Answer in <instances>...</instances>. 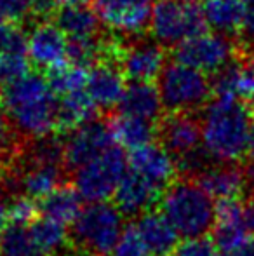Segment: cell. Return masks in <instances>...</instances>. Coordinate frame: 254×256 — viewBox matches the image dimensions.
Returning <instances> with one entry per match:
<instances>
[{
    "label": "cell",
    "instance_id": "cell-3",
    "mask_svg": "<svg viewBox=\"0 0 254 256\" xmlns=\"http://www.w3.org/2000/svg\"><path fill=\"white\" fill-rule=\"evenodd\" d=\"M162 212L185 239L206 237L216 222V206L197 178L173 182L162 196Z\"/></svg>",
    "mask_w": 254,
    "mask_h": 256
},
{
    "label": "cell",
    "instance_id": "cell-2",
    "mask_svg": "<svg viewBox=\"0 0 254 256\" xmlns=\"http://www.w3.org/2000/svg\"><path fill=\"white\" fill-rule=\"evenodd\" d=\"M254 106L239 98H216L204 108L202 146L214 162H239L248 155Z\"/></svg>",
    "mask_w": 254,
    "mask_h": 256
},
{
    "label": "cell",
    "instance_id": "cell-19",
    "mask_svg": "<svg viewBox=\"0 0 254 256\" xmlns=\"http://www.w3.org/2000/svg\"><path fill=\"white\" fill-rule=\"evenodd\" d=\"M162 190L157 188L146 178L127 168L122 182L115 190V206L127 216H141L143 212L150 211L152 206L159 200Z\"/></svg>",
    "mask_w": 254,
    "mask_h": 256
},
{
    "label": "cell",
    "instance_id": "cell-27",
    "mask_svg": "<svg viewBox=\"0 0 254 256\" xmlns=\"http://www.w3.org/2000/svg\"><path fill=\"white\" fill-rule=\"evenodd\" d=\"M0 256H42L30 225L9 223L0 232Z\"/></svg>",
    "mask_w": 254,
    "mask_h": 256
},
{
    "label": "cell",
    "instance_id": "cell-31",
    "mask_svg": "<svg viewBox=\"0 0 254 256\" xmlns=\"http://www.w3.org/2000/svg\"><path fill=\"white\" fill-rule=\"evenodd\" d=\"M87 75H89V70L85 66L71 64V66H64L61 70L52 72L49 82H51L56 94L63 96V94H68V92L87 88Z\"/></svg>",
    "mask_w": 254,
    "mask_h": 256
},
{
    "label": "cell",
    "instance_id": "cell-41",
    "mask_svg": "<svg viewBox=\"0 0 254 256\" xmlns=\"http://www.w3.org/2000/svg\"><path fill=\"white\" fill-rule=\"evenodd\" d=\"M248 155L254 157V115L251 122V129H249V142H248Z\"/></svg>",
    "mask_w": 254,
    "mask_h": 256
},
{
    "label": "cell",
    "instance_id": "cell-28",
    "mask_svg": "<svg viewBox=\"0 0 254 256\" xmlns=\"http://www.w3.org/2000/svg\"><path fill=\"white\" fill-rule=\"evenodd\" d=\"M30 228L42 256H58L66 248L68 234L61 223L42 218L30 223Z\"/></svg>",
    "mask_w": 254,
    "mask_h": 256
},
{
    "label": "cell",
    "instance_id": "cell-34",
    "mask_svg": "<svg viewBox=\"0 0 254 256\" xmlns=\"http://www.w3.org/2000/svg\"><path fill=\"white\" fill-rule=\"evenodd\" d=\"M40 208L35 199L26 196H19L9 204V223H19V225H30L37 220Z\"/></svg>",
    "mask_w": 254,
    "mask_h": 256
},
{
    "label": "cell",
    "instance_id": "cell-26",
    "mask_svg": "<svg viewBox=\"0 0 254 256\" xmlns=\"http://www.w3.org/2000/svg\"><path fill=\"white\" fill-rule=\"evenodd\" d=\"M202 10L207 26L216 34L230 37L241 32L244 16V2L241 0H204Z\"/></svg>",
    "mask_w": 254,
    "mask_h": 256
},
{
    "label": "cell",
    "instance_id": "cell-35",
    "mask_svg": "<svg viewBox=\"0 0 254 256\" xmlns=\"http://www.w3.org/2000/svg\"><path fill=\"white\" fill-rule=\"evenodd\" d=\"M221 251L214 244V240L207 237H197V239H185L171 256H220Z\"/></svg>",
    "mask_w": 254,
    "mask_h": 256
},
{
    "label": "cell",
    "instance_id": "cell-45",
    "mask_svg": "<svg viewBox=\"0 0 254 256\" xmlns=\"http://www.w3.org/2000/svg\"><path fill=\"white\" fill-rule=\"evenodd\" d=\"M0 84H2V80H0Z\"/></svg>",
    "mask_w": 254,
    "mask_h": 256
},
{
    "label": "cell",
    "instance_id": "cell-14",
    "mask_svg": "<svg viewBox=\"0 0 254 256\" xmlns=\"http://www.w3.org/2000/svg\"><path fill=\"white\" fill-rule=\"evenodd\" d=\"M120 68L131 82H152L166 68V54L159 42L136 40L120 54Z\"/></svg>",
    "mask_w": 254,
    "mask_h": 256
},
{
    "label": "cell",
    "instance_id": "cell-42",
    "mask_svg": "<svg viewBox=\"0 0 254 256\" xmlns=\"http://www.w3.org/2000/svg\"><path fill=\"white\" fill-rule=\"evenodd\" d=\"M188 2H195L197 4V2H200V0H188Z\"/></svg>",
    "mask_w": 254,
    "mask_h": 256
},
{
    "label": "cell",
    "instance_id": "cell-6",
    "mask_svg": "<svg viewBox=\"0 0 254 256\" xmlns=\"http://www.w3.org/2000/svg\"><path fill=\"white\" fill-rule=\"evenodd\" d=\"M129 160L124 148L113 143L96 158L73 172V186L89 202H103L115 196L119 183L127 172Z\"/></svg>",
    "mask_w": 254,
    "mask_h": 256
},
{
    "label": "cell",
    "instance_id": "cell-43",
    "mask_svg": "<svg viewBox=\"0 0 254 256\" xmlns=\"http://www.w3.org/2000/svg\"><path fill=\"white\" fill-rule=\"evenodd\" d=\"M249 199H251V200H253V202H254V196H251V197H249Z\"/></svg>",
    "mask_w": 254,
    "mask_h": 256
},
{
    "label": "cell",
    "instance_id": "cell-37",
    "mask_svg": "<svg viewBox=\"0 0 254 256\" xmlns=\"http://www.w3.org/2000/svg\"><path fill=\"white\" fill-rule=\"evenodd\" d=\"M241 42L244 48L254 46V0H244V16L241 26ZM241 48V46H239ZM242 49V48H241Z\"/></svg>",
    "mask_w": 254,
    "mask_h": 256
},
{
    "label": "cell",
    "instance_id": "cell-30",
    "mask_svg": "<svg viewBox=\"0 0 254 256\" xmlns=\"http://www.w3.org/2000/svg\"><path fill=\"white\" fill-rule=\"evenodd\" d=\"M21 148L23 145L19 142V132L2 106L0 108V169L12 166L23 152Z\"/></svg>",
    "mask_w": 254,
    "mask_h": 256
},
{
    "label": "cell",
    "instance_id": "cell-10",
    "mask_svg": "<svg viewBox=\"0 0 254 256\" xmlns=\"http://www.w3.org/2000/svg\"><path fill=\"white\" fill-rule=\"evenodd\" d=\"M10 172V188L21 196L40 200L59 188L63 183V164L38 162L19 155Z\"/></svg>",
    "mask_w": 254,
    "mask_h": 256
},
{
    "label": "cell",
    "instance_id": "cell-24",
    "mask_svg": "<svg viewBox=\"0 0 254 256\" xmlns=\"http://www.w3.org/2000/svg\"><path fill=\"white\" fill-rule=\"evenodd\" d=\"M98 106L89 96L87 89L58 96V131L70 132L71 129L92 120Z\"/></svg>",
    "mask_w": 254,
    "mask_h": 256
},
{
    "label": "cell",
    "instance_id": "cell-8",
    "mask_svg": "<svg viewBox=\"0 0 254 256\" xmlns=\"http://www.w3.org/2000/svg\"><path fill=\"white\" fill-rule=\"evenodd\" d=\"M239 46L227 35L202 32L176 48V61L185 63L204 74H218L221 68L237 58Z\"/></svg>",
    "mask_w": 254,
    "mask_h": 256
},
{
    "label": "cell",
    "instance_id": "cell-21",
    "mask_svg": "<svg viewBox=\"0 0 254 256\" xmlns=\"http://www.w3.org/2000/svg\"><path fill=\"white\" fill-rule=\"evenodd\" d=\"M54 23L64 32L68 38H85L99 35V20L94 6L85 2L66 4L56 9Z\"/></svg>",
    "mask_w": 254,
    "mask_h": 256
},
{
    "label": "cell",
    "instance_id": "cell-12",
    "mask_svg": "<svg viewBox=\"0 0 254 256\" xmlns=\"http://www.w3.org/2000/svg\"><path fill=\"white\" fill-rule=\"evenodd\" d=\"M28 60L44 72L68 66V37L56 23H38L28 35Z\"/></svg>",
    "mask_w": 254,
    "mask_h": 256
},
{
    "label": "cell",
    "instance_id": "cell-25",
    "mask_svg": "<svg viewBox=\"0 0 254 256\" xmlns=\"http://www.w3.org/2000/svg\"><path fill=\"white\" fill-rule=\"evenodd\" d=\"M40 214L61 225L73 223L82 211V197L75 186L61 185L47 197L38 200Z\"/></svg>",
    "mask_w": 254,
    "mask_h": 256
},
{
    "label": "cell",
    "instance_id": "cell-17",
    "mask_svg": "<svg viewBox=\"0 0 254 256\" xmlns=\"http://www.w3.org/2000/svg\"><path fill=\"white\" fill-rule=\"evenodd\" d=\"M251 237L244 218V204L239 199L218 200L213 240L223 254L237 250Z\"/></svg>",
    "mask_w": 254,
    "mask_h": 256
},
{
    "label": "cell",
    "instance_id": "cell-4",
    "mask_svg": "<svg viewBox=\"0 0 254 256\" xmlns=\"http://www.w3.org/2000/svg\"><path fill=\"white\" fill-rule=\"evenodd\" d=\"M71 237L82 253L87 256H108L124 232V214L115 204L106 200L89 202L82 208L73 223Z\"/></svg>",
    "mask_w": 254,
    "mask_h": 256
},
{
    "label": "cell",
    "instance_id": "cell-44",
    "mask_svg": "<svg viewBox=\"0 0 254 256\" xmlns=\"http://www.w3.org/2000/svg\"><path fill=\"white\" fill-rule=\"evenodd\" d=\"M0 183H2V176H0Z\"/></svg>",
    "mask_w": 254,
    "mask_h": 256
},
{
    "label": "cell",
    "instance_id": "cell-16",
    "mask_svg": "<svg viewBox=\"0 0 254 256\" xmlns=\"http://www.w3.org/2000/svg\"><path fill=\"white\" fill-rule=\"evenodd\" d=\"M197 182L214 200L248 197V182L239 162H214L197 176Z\"/></svg>",
    "mask_w": 254,
    "mask_h": 256
},
{
    "label": "cell",
    "instance_id": "cell-15",
    "mask_svg": "<svg viewBox=\"0 0 254 256\" xmlns=\"http://www.w3.org/2000/svg\"><path fill=\"white\" fill-rule=\"evenodd\" d=\"M159 136L162 145L180 158L200 146L202 124L200 118L193 117L192 112H171L160 124Z\"/></svg>",
    "mask_w": 254,
    "mask_h": 256
},
{
    "label": "cell",
    "instance_id": "cell-9",
    "mask_svg": "<svg viewBox=\"0 0 254 256\" xmlns=\"http://www.w3.org/2000/svg\"><path fill=\"white\" fill-rule=\"evenodd\" d=\"M113 143L115 140H113L110 124L92 118V120L71 129L66 138L63 140L64 168L75 172L82 166L98 157L99 154L105 152Z\"/></svg>",
    "mask_w": 254,
    "mask_h": 256
},
{
    "label": "cell",
    "instance_id": "cell-13",
    "mask_svg": "<svg viewBox=\"0 0 254 256\" xmlns=\"http://www.w3.org/2000/svg\"><path fill=\"white\" fill-rule=\"evenodd\" d=\"M127 160L132 171L141 174L160 190L167 188L171 183L176 182L174 178L180 171L176 157L164 145H155V143L132 150Z\"/></svg>",
    "mask_w": 254,
    "mask_h": 256
},
{
    "label": "cell",
    "instance_id": "cell-22",
    "mask_svg": "<svg viewBox=\"0 0 254 256\" xmlns=\"http://www.w3.org/2000/svg\"><path fill=\"white\" fill-rule=\"evenodd\" d=\"M119 106L120 114L155 122L160 117L164 103L159 88H155L152 82H131L126 88Z\"/></svg>",
    "mask_w": 254,
    "mask_h": 256
},
{
    "label": "cell",
    "instance_id": "cell-1",
    "mask_svg": "<svg viewBox=\"0 0 254 256\" xmlns=\"http://www.w3.org/2000/svg\"><path fill=\"white\" fill-rule=\"evenodd\" d=\"M2 106L23 138L38 140L58 129V94L51 82L38 74L23 75L5 84Z\"/></svg>",
    "mask_w": 254,
    "mask_h": 256
},
{
    "label": "cell",
    "instance_id": "cell-5",
    "mask_svg": "<svg viewBox=\"0 0 254 256\" xmlns=\"http://www.w3.org/2000/svg\"><path fill=\"white\" fill-rule=\"evenodd\" d=\"M204 10L188 0H157L150 18V32L162 48H178L181 42L206 32Z\"/></svg>",
    "mask_w": 254,
    "mask_h": 256
},
{
    "label": "cell",
    "instance_id": "cell-29",
    "mask_svg": "<svg viewBox=\"0 0 254 256\" xmlns=\"http://www.w3.org/2000/svg\"><path fill=\"white\" fill-rule=\"evenodd\" d=\"M105 49L106 48L99 35L85 38H68V56L71 63L78 66L87 68L103 61Z\"/></svg>",
    "mask_w": 254,
    "mask_h": 256
},
{
    "label": "cell",
    "instance_id": "cell-7",
    "mask_svg": "<svg viewBox=\"0 0 254 256\" xmlns=\"http://www.w3.org/2000/svg\"><path fill=\"white\" fill-rule=\"evenodd\" d=\"M159 92L169 112H193L204 106L213 92L207 74L180 61L166 64L159 77Z\"/></svg>",
    "mask_w": 254,
    "mask_h": 256
},
{
    "label": "cell",
    "instance_id": "cell-11",
    "mask_svg": "<svg viewBox=\"0 0 254 256\" xmlns=\"http://www.w3.org/2000/svg\"><path fill=\"white\" fill-rule=\"evenodd\" d=\"M101 23L120 35L134 37L150 26L152 0H92Z\"/></svg>",
    "mask_w": 254,
    "mask_h": 256
},
{
    "label": "cell",
    "instance_id": "cell-20",
    "mask_svg": "<svg viewBox=\"0 0 254 256\" xmlns=\"http://www.w3.org/2000/svg\"><path fill=\"white\" fill-rule=\"evenodd\" d=\"M134 226L152 256H171L178 248L180 234L162 211L143 212Z\"/></svg>",
    "mask_w": 254,
    "mask_h": 256
},
{
    "label": "cell",
    "instance_id": "cell-38",
    "mask_svg": "<svg viewBox=\"0 0 254 256\" xmlns=\"http://www.w3.org/2000/svg\"><path fill=\"white\" fill-rule=\"evenodd\" d=\"M75 2H84V0H37V12L47 14V12H56V9H59L61 6L66 4H75Z\"/></svg>",
    "mask_w": 254,
    "mask_h": 256
},
{
    "label": "cell",
    "instance_id": "cell-32",
    "mask_svg": "<svg viewBox=\"0 0 254 256\" xmlns=\"http://www.w3.org/2000/svg\"><path fill=\"white\" fill-rule=\"evenodd\" d=\"M112 256H152L148 248L145 246L141 236L138 234L136 226H126L120 236L117 246L113 248Z\"/></svg>",
    "mask_w": 254,
    "mask_h": 256
},
{
    "label": "cell",
    "instance_id": "cell-23",
    "mask_svg": "<svg viewBox=\"0 0 254 256\" xmlns=\"http://www.w3.org/2000/svg\"><path fill=\"white\" fill-rule=\"evenodd\" d=\"M113 140L119 143L122 148H141L145 145L153 143V138L159 132L155 122L146 120V118L132 117L127 114H119L110 120Z\"/></svg>",
    "mask_w": 254,
    "mask_h": 256
},
{
    "label": "cell",
    "instance_id": "cell-39",
    "mask_svg": "<svg viewBox=\"0 0 254 256\" xmlns=\"http://www.w3.org/2000/svg\"><path fill=\"white\" fill-rule=\"evenodd\" d=\"M223 256H254V236L249 237L244 244L237 248V250L230 251V253L223 254Z\"/></svg>",
    "mask_w": 254,
    "mask_h": 256
},
{
    "label": "cell",
    "instance_id": "cell-36",
    "mask_svg": "<svg viewBox=\"0 0 254 256\" xmlns=\"http://www.w3.org/2000/svg\"><path fill=\"white\" fill-rule=\"evenodd\" d=\"M35 9L37 0H0V12L10 23L26 20Z\"/></svg>",
    "mask_w": 254,
    "mask_h": 256
},
{
    "label": "cell",
    "instance_id": "cell-33",
    "mask_svg": "<svg viewBox=\"0 0 254 256\" xmlns=\"http://www.w3.org/2000/svg\"><path fill=\"white\" fill-rule=\"evenodd\" d=\"M28 54H0V80L9 84L28 74Z\"/></svg>",
    "mask_w": 254,
    "mask_h": 256
},
{
    "label": "cell",
    "instance_id": "cell-18",
    "mask_svg": "<svg viewBox=\"0 0 254 256\" xmlns=\"http://www.w3.org/2000/svg\"><path fill=\"white\" fill-rule=\"evenodd\" d=\"M126 88V75L122 68L110 61H99L89 70L85 89L99 110H110L120 104Z\"/></svg>",
    "mask_w": 254,
    "mask_h": 256
},
{
    "label": "cell",
    "instance_id": "cell-40",
    "mask_svg": "<svg viewBox=\"0 0 254 256\" xmlns=\"http://www.w3.org/2000/svg\"><path fill=\"white\" fill-rule=\"evenodd\" d=\"M9 225V204L0 197V232Z\"/></svg>",
    "mask_w": 254,
    "mask_h": 256
}]
</instances>
